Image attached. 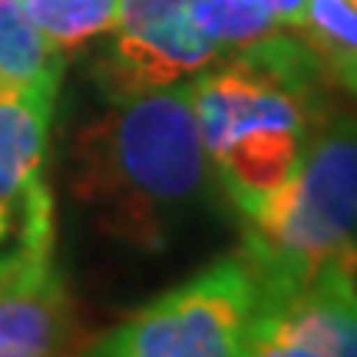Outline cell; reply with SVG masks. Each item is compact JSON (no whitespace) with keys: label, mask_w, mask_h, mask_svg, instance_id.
<instances>
[{"label":"cell","mask_w":357,"mask_h":357,"mask_svg":"<svg viewBox=\"0 0 357 357\" xmlns=\"http://www.w3.org/2000/svg\"><path fill=\"white\" fill-rule=\"evenodd\" d=\"M205 146L189 86L113 102L70 146V192L96 229L159 252L205 189Z\"/></svg>","instance_id":"cell-1"},{"label":"cell","mask_w":357,"mask_h":357,"mask_svg":"<svg viewBox=\"0 0 357 357\" xmlns=\"http://www.w3.org/2000/svg\"><path fill=\"white\" fill-rule=\"evenodd\" d=\"M357 248V119L307 132L294 176L248 215L242 258L258 307L301 291L334 258Z\"/></svg>","instance_id":"cell-2"},{"label":"cell","mask_w":357,"mask_h":357,"mask_svg":"<svg viewBox=\"0 0 357 357\" xmlns=\"http://www.w3.org/2000/svg\"><path fill=\"white\" fill-rule=\"evenodd\" d=\"M255 311V278L242 255H229L142 305L79 357H245Z\"/></svg>","instance_id":"cell-3"},{"label":"cell","mask_w":357,"mask_h":357,"mask_svg":"<svg viewBox=\"0 0 357 357\" xmlns=\"http://www.w3.org/2000/svg\"><path fill=\"white\" fill-rule=\"evenodd\" d=\"M215 40L192 20L189 7L172 10L153 24L123 30L109 53L96 63V83L109 102L136 100L146 93L199 73L218 56Z\"/></svg>","instance_id":"cell-4"},{"label":"cell","mask_w":357,"mask_h":357,"mask_svg":"<svg viewBox=\"0 0 357 357\" xmlns=\"http://www.w3.org/2000/svg\"><path fill=\"white\" fill-rule=\"evenodd\" d=\"M83 328L56 265L0 284V357H79Z\"/></svg>","instance_id":"cell-5"},{"label":"cell","mask_w":357,"mask_h":357,"mask_svg":"<svg viewBox=\"0 0 357 357\" xmlns=\"http://www.w3.org/2000/svg\"><path fill=\"white\" fill-rule=\"evenodd\" d=\"M281 331L318 357H357V307L324 265L301 291L258 307Z\"/></svg>","instance_id":"cell-6"},{"label":"cell","mask_w":357,"mask_h":357,"mask_svg":"<svg viewBox=\"0 0 357 357\" xmlns=\"http://www.w3.org/2000/svg\"><path fill=\"white\" fill-rule=\"evenodd\" d=\"M305 132L294 129H248L212 155L231 205L245 218L258 212L294 176L301 162Z\"/></svg>","instance_id":"cell-7"},{"label":"cell","mask_w":357,"mask_h":357,"mask_svg":"<svg viewBox=\"0 0 357 357\" xmlns=\"http://www.w3.org/2000/svg\"><path fill=\"white\" fill-rule=\"evenodd\" d=\"M60 79L30 86H0V195L43 172L47 132Z\"/></svg>","instance_id":"cell-8"},{"label":"cell","mask_w":357,"mask_h":357,"mask_svg":"<svg viewBox=\"0 0 357 357\" xmlns=\"http://www.w3.org/2000/svg\"><path fill=\"white\" fill-rule=\"evenodd\" d=\"M56 215L43 172L0 195V284L53 265Z\"/></svg>","instance_id":"cell-9"},{"label":"cell","mask_w":357,"mask_h":357,"mask_svg":"<svg viewBox=\"0 0 357 357\" xmlns=\"http://www.w3.org/2000/svg\"><path fill=\"white\" fill-rule=\"evenodd\" d=\"M63 79V50L40 30L24 0H0V86Z\"/></svg>","instance_id":"cell-10"},{"label":"cell","mask_w":357,"mask_h":357,"mask_svg":"<svg viewBox=\"0 0 357 357\" xmlns=\"http://www.w3.org/2000/svg\"><path fill=\"white\" fill-rule=\"evenodd\" d=\"M301 40L311 56L341 83L357 63V3L354 0H307Z\"/></svg>","instance_id":"cell-11"},{"label":"cell","mask_w":357,"mask_h":357,"mask_svg":"<svg viewBox=\"0 0 357 357\" xmlns=\"http://www.w3.org/2000/svg\"><path fill=\"white\" fill-rule=\"evenodd\" d=\"M24 7L60 50H79L116 26V0H24Z\"/></svg>","instance_id":"cell-12"},{"label":"cell","mask_w":357,"mask_h":357,"mask_svg":"<svg viewBox=\"0 0 357 357\" xmlns=\"http://www.w3.org/2000/svg\"><path fill=\"white\" fill-rule=\"evenodd\" d=\"M189 13L218 47L235 53L271 37L278 24L268 0H189Z\"/></svg>","instance_id":"cell-13"},{"label":"cell","mask_w":357,"mask_h":357,"mask_svg":"<svg viewBox=\"0 0 357 357\" xmlns=\"http://www.w3.org/2000/svg\"><path fill=\"white\" fill-rule=\"evenodd\" d=\"M245 357H318V354H311L307 347L291 341L268 314L255 311L252 328H248V341H245Z\"/></svg>","instance_id":"cell-14"},{"label":"cell","mask_w":357,"mask_h":357,"mask_svg":"<svg viewBox=\"0 0 357 357\" xmlns=\"http://www.w3.org/2000/svg\"><path fill=\"white\" fill-rule=\"evenodd\" d=\"M189 7V0H116V26L119 30H136L142 24H153L172 10Z\"/></svg>","instance_id":"cell-15"},{"label":"cell","mask_w":357,"mask_h":357,"mask_svg":"<svg viewBox=\"0 0 357 357\" xmlns=\"http://www.w3.org/2000/svg\"><path fill=\"white\" fill-rule=\"evenodd\" d=\"M328 268L337 275L341 288H344L347 298H351V305L357 307V248H351V252H347V255H341V258H334Z\"/></svg>","instance_id":"cell-16"},{"label":"cell","mask_w":357,"mask_h":357,"mask_svg":"<svg viewBox=\"0 0 357 357\" xmlns=\"http://www.w3.org/2000/svg\"><path fill=\"white\" fill-rule=\"evenodd\" d=\"M268 7L275 13V20L291 30H301L305 24V10H307V0H268Z\"/></svg>","instance_id":"cell-17"},{"label":"cell","mask_w":357,"mask_h":357,"mask_svg":"<svg viewBox=\"0 0 357 357\" xmlns=\"http://www.w3.org/2000/svg\"><path fill=\"white\" fill-rule=\"evenodd\" d=\"M354 3H357V0H354ZM344 86H347V89H354V93H357V63H354V70H351V73H347Z\"/></svg>","instance_id":"cell-18"}]
</instances>
